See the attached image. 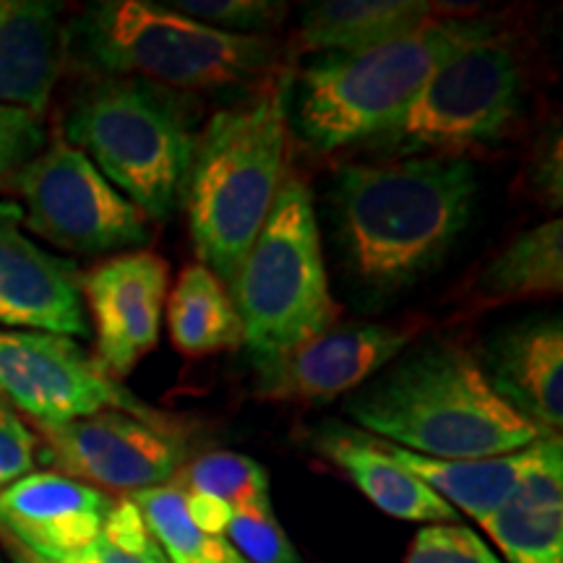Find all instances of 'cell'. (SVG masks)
Listing matches in <instances>:
<instances>
[{
	"mask_svg": "<svg viewBox=\"0 0 563 563\" xmlns=\"http://www.w3.org/2000/svg\"><path fill=\"white\" fill-rule=\"evenodd\" d=\"M0 402L37 428H58L102 410L162 418L118 386L79 342L47 332L0 329Z\"/></svg>",
	"mask_w": 563,
	"mask_h": 563,
	"instance_id": "cell-10",
	"label": "cell"
},
{
	"mask_svg": "<svg viewBox=\"0 0 563 563\" xmlns=\"http://www.w3.org/2000/svg\"><path fill=\"white\" fill-rule=\"evenodd\" d=\"M173 347L186 357H207L243 344V327L230 290L203 264L180 272L167 298Z\"/></svg>",
	"mask_w": 563,
	"mask_h": 563,
	"instance_id": "cell-23",
	"label": "cell"
},
{
	"mask_svg": "<svg viewBox=\"0 0 563 563\" xmlns=\"http://www.w3.org/2000/svg\"><path fill=\"white\" fill-rule=\"evenodd\" d=\"M118 79L162 89H224L262 84L277 70L272 37L211 30L154 0L89 3L68 24V58Z\"/></svg>",
	"mask_w": 563,
	"mask_h": 563,
	"instance_id": "cell-5",
	"label": "cell"
},
{
	"mask_svg": "<svg viewBox=\"0 0 563 563\" xmlns=\"http://www.w3.org/2000/svg\"><path fill=\"white\" fill-rule=\"evenodd\" d=\"M63 133L146 220H167L186 199L196 133L173 89L104 76L70 102Z\"/></svg>",
	"mask_w": 563,
	"mask_h": 563,
	"instance_id": "cell-6",
	"label": "cell"
},
{
	"mask_svg": "<svg viewBox=\"0 0 563 563\" xmlns=\"http://www.w3.org/2000/svg\"><path fill=\"white\" fill-rule=\"evenodd\" d=\"M449 13L428 0H323L308 5L295 42L300 53H361Z\"/></svg>",
	"mask_w": 563,
	"mask_h": 563,
	"instance_id": "cell-20",
	"label": "cell"
},
{
	"mask_svg": "<svg viewBox=\"0 0 563 563\" xmlns=\"http://www.w3.org/2000/svg\"><path fill=\"white\" fill-rule=\"evenodd\" d=\"M13 553V551H11ZM13 563H42V561H34L30 555H21V553H13Z\"/></svg>",
	"mask_w": 563,
	"mask_h": 563,
	"instance_id": "cell-34",
	"label": "cell"
},
{
	"mask_svg": "<svg viewBox=\"0 0 563 563\" xmlns=\"http://www.w3.org/2000/svg\"><path fill=\"white\" fill-rule=\"evenodd\" d=\"M485 376L498 397L543 435L563 426L561 319L527 321L493 342Z\"/></svg>",
	"mask_w": 563,
	"mask_h": 563,
	"instance_id": "cell-16",
	"label": "cell"
},
{
	"mask_svg": "<svg viewBox=\"0 0 563 563\" xmlns=\"http://www.w3.org/2000/svg\"><path fill=\"white\" fill-rule=\"evenodd\" d=\"M167 563H245L224 538H209L191 522L186 490L167 483L131 496Z\"/></svg>",
	"mask_w": 563,
	"mask_h": 563,
	"instance_id": "cell-24",
	"label": "cell"
},
{
	"mask_svg": "<svg viewBox=\"0 0 563 563\" xmlns=\"http://www.w3.org/2000/svg\"><path fill=\"white\" fill-rule=\"evenodd\" d=\"M519 102L517 55L493 34L443 63L382 141L399 157L462 159L504 139L517 121Z\"/></svg>",
	"mask_w": 563,
	"mask_h": 563,
	"instance_id": "cell-8",
	"label": "cell"
},
{
	"mask_svg": "<svg viewBox=\"0 0 563 563\" xmlns=\"http://www.w3.org/2000/svg\"><path fill=\"white\" fill-rule=\"evenodd\" d=\"M24 228L55 249L81 256L136 251L150 220L110 186L87 154L58 139L13 175Z\"/></svg>",
	"mask_w": 563,
	"mask_h": 563,
	"instance_id": "cell-9",
	"label": "cell"
},
{
	"mask_svg": "<svg viewBox=\"0 0 563 563\" xmlns=\"http://www.w3.org/2000/svg\"><path fill=\"white\" fill-rule=\"evenodd\" d=\"M112 504L108 493L55 470L30 473L0 490V534L13 553L63 563L100 538Z\"/></svg>",
	"mask_w": 563,
	"mask_h": 563,
	"instance_id": "cell-15",
	"label": "cell"
},
{
	"mask_svg": "<svg viewBox=\"0 0 563 563\" xmlns=\"http://www.w3.org/2000/svg\"><path fill=\"white\" fill-rule=\"evenodd\" d=\"M186 509L191 522L203 534H209V538H224V532H228L232 522V514H235L230 504H224L214 496H207V493H186Z\"/></svg>",
	"mask_w": 563,
	"mask_h": 563,
	"instance_id": "cell-33",
	"label": "cell"
},
{
	"mask_svg": "<svg viewBox=\"0 0 563 563\" xmlns=\"http://www.w3.org/2000/svg\"><path fill=\"white\" fill-rule=\"evenodd\" d=\"M493 34L490 19L443 16L368 51L323 55L300 70L295 125L316 152L382 139L443 63Z\"/></svg>",
	"mask_w": 563,
	"mask_h": 563,
	"instance_id": "cell-4",
	"label": "cell"
},
{
	"mask_svg": "<svg viewBox=\"0 0 563 563\" xmlns=\"http://www.w3.org/2000/svg\"><path fill=\"white\" fill-rule=\"evenodd\" d=\"M418 334L420 327L334 323L292 352L258 363V397L290 405L334 402L376 378Z\"/></svg>",
	"mask_w": 563,
	"mask_h": 563,
	"instance_id": "cell-12",
	"label": "cell"
},
{
	"mask_svg": "<svg viewBox=\"0 0 563 563\" xmlns=\"http://www.w3.org/2000/svg\"><path fill=\"white\" fill-rule=\"evenodd\" d=\"M167 9L228 34L266 37L285 19V5L266 0H167Z\"/></svg>",
	"mask_w": 563,
	"mask_h": 563,
	"instance_id": "cell-26",
	"label": "cell"
},
{
	"mask_svg": "<svg viewBox=\"0 0 563 563\" xmlns=\"http://www.w3.org/2000/svg\"><path fill=\"white\" fill-rule=\"evenodd\" d=\"M186 493H207L232 509L272 501L269 475L256 460L235 452H209L183 464L178 483Z\"/></svg>",
	"mask_w": 563,
	"mask_h": 563,
	"instance_id": "cell-25",
	"label": "cell"
},
{
	"mask_svg": "<svg viewBox=\"0 0 563 563\" xmlns=\"http://www.w3.org/2000/svg\"><path fill=\"white\" fill-rule=\"evenodd\" d=\"M0 327L70 340L89 334L79 269L26 235L19 201H0Z\"/></svg>",
	"mask_w": 563,
	"mask_h": 563,
	"instance_id": "cell-14",
	"label": "cell"
},
{
	"mask_svg": "<svg viewBox=\"0 0 563 563\" xmlns=\"http://www.w3.org/2000/svg\"><path fill=\"white\" fill-rule=\"evenodd\" d=\"M475 188L467 159L344 165L334 180L336 228L357 285L389 295L431 272L467 228Z\"/></svg>",
	"mask_w": 563,
	"mask_h": 563,
	"instance_id": "cell-1",
	"label": "cell"
},
{
	"mask_svg": "<svg viewBox=\"0 0 563 563\" xmlns=\"http://www.w3.org/2000/svg\"><path fill=\"white\" fill-rule=\"evenodd\" d=\"M224 540L245 563H300L298 551L274 517L272 501L235 509Z\"/></svg>",
	"mask_w": 563,
	"mask_h": 563,
	"instance_id": "cell-27",
	"label": "cell"
},
{
	"mask_svg": "<svg viewBox=\"0 0 563 563\" xmlns=\"http://www.w3.org/2000/svg\"><path fill=\"white\" fill-rule=\"evenodd\" d=\"M316 449L334 462L376 509L389 517L426 525L456 522L452 506L394 460L386 441L342 426H327L316 441Z\"/></svg>",
	"mask_w": 563,
	"mask_h": 563,
	"instance_id": "cell-19",
	"label": "cell"
},
{
	"mask_svg": "<svg viewBox=\"0 0 563 563\" xmlns=\"http://www.w3.org/2000/svg\"><path fill=\"white\" fill-rule=\"evenodd\" d=\"M561 165H563L561 136L559 133H548V136L538 144V150H534L530 173H527L532 194L540 196L548 207H561V199H563Z\"/></svg>",
	"mask_w": 563,
	"mask_h": 563,
	"instance_id": "cell-31",
	"label": "cell"
},
{
	"mask_svg": "<svg viewBox=\"0 0 563 563\" xmlns=\"http://www.w3.org/2000/svg\"><path fill=\"white\" fill-rule=\"evenodd\" d=\"M63 563H167V559L154 540L144 548H123L110 543L104 534H100L95 543L84 548L81 553L70 555V559Z\"/></svg>",
	"mask_w": 563,
	"mask_h": 563,
	"instance_id": "cell-32",
	"label": "cell"
},
{
	"mask_svg": "<svg viewBox=\"0 0 563 563\" xmlns=\"http://www.w3.org/2000/svg\"><path fill=\"white\" fill-rule=\"evenodd\" d=\"M170 266L152 251L115 253L81 277L100 368L123 378L157 347Z\"/></svg>",
	"mask_w": 563,
	"mask_h": 563,
	"instance_id": "cell-13",
	"label": "cell"
},
{
	"mask_svg": "<svg viewBox=\"0 0 563 563\" xmlns=\"http://www.w3.org/2000/svg\"><path fill=\"white\" fill-rule=\"evenodd\" d=\"M68 60L63 5L0 0V104L42 112Z\"/></svg>",
	"mask_w": 563,
	"mask_h": 563,
	"instance_id": "cell-17",
	"label": "cell"
},
{
	"mask_svg": "<svg viewBox=\"0 0 563 563\" xmlns=\"http://www.w3.org/2000/svg\"><path fill=\"white\" fill-rule=\"evenodd\" d=\"M42 454L60 475L102 493H129L173 483L188 446L175 428L123 410H102L58 428H40Z\"/></svg>",
	"mask_w": 563,
	"mask_h": 563,
	"instance_id": "cell-11",
	"label": "cell"
},
{
	"mask_svg": "<svg viewBox=\"0 0 563 563\" xmlns=\"http://www.w3.org/2000/svg\"><path fill=\"white\" fill-rule=\"evenodd\" d=\"M230 298L256 363L292 352L336 323L340 308L329 290L313 194L302 180L282 183Z\"/></svg>",
	"mask_w": 563,
	"mask_h": 563,
	"instance_id": "cell-7",
	"label": "cell"
},
{
	"mask_svg": "<svg viewBox=\"0 0 563 563\" xmlns=\"http://www.w3.org/2000/svg\"><path fill=\"white\" fill-rule=\"evenodd\" d=\"M344 412L391 446L431 460L514 454L543 439L498 397L473 352L454 342L407 347L344 399Z\"/></svg>",
	"mask_w": 563,
	"mask_h": 563,
	"instance_id": "cell-2",
	"label": "cell"
},
{
	"mask_svg": "<svg viewBox=\"0 0 563 563\" xmlns=\"http://www.w3.org/2000/svg\"><path fill=\"white\" fill-rule=\"evenodd\" d=\"M509 563H563V443L534 441V460L504 506L481 522Z\"/></svg>",
	"mask_w": 563,
	"mask_h": 563,
	"instance_id": "cell-18",
	"label": "cell"
},
{
	"mask_svg": "<svg viewBox=\"0 0 563 563\" xmlns=\"http://www.w3.org/2000/svg\"><path fill=\"white\" fill-rule=\"evenodd\" d=\"M405 563H501V559L470 527L446 522L422 527Z\"/></svg>",
	"mask_w": 563,
	"mask_h": 563,
	"instance_id": "cell-28",
	"label": "cell"
},
{
	"mask_svg": "<svg viewBox=\"0 0 563 563\" xmlns=\"http://www.w3.org/2000/svg\"><path fill=\"white\" fill-rule=\"evenodd\" d=\"M563 290V222L548 220L522 232L483 266L473 287L481 308L555 298Z\"/></svg>",
	"mask_w": 563,
	"mask_h": 563,
	"instance_id": "cell-22",
	"label": "cell"
},
{
	"mask_svg": "<svg viewBox=\"0 0 563 563\" xmlns=\"http://www.w3.org/2000/svg\"><path fill=\"white\" fill-rule=\"evenodd\" d=\"M42 150H45L42 115L11 108V104H0V191Z\"/></svg>",
	"mask_w": 563,
	"mask_h": 563,
	"instance_id": "cell-29",
	"label": "cell"
},
{
	"mask_svg": "<svg viewBox=\"0 0 563 563\" xmlns=\"http://www.w3.org/2000/svg\"><path fill=\"white\" fill-rule=\"evenodd\" d=\"M292 74L277 68L256 91L209 118L196 136L186 211L199 264L232 285L285 183Z\"/></svg>",
	"mask_w": 563,
	"mask_h": 563,
	"instance_id": "cell-3",
	"label": "cell"
},
{
	"mask_svg": "<svg viewBox=\"0 0 563 563\" xmlns=\"http://www.w3.org/2000/svg\"><path fill=\"white\" fill-rule=\"evenodd\" d=\"M40 439L16 412L0 405V490L30 475L37 462Z\"/></svg>",
	"mask_w": 563,
	"mask_h": 563,
	"instance_id": "cell-30",
	"label": "cell"
},
{
	"mask_svg": "<svg viewBox=\"0 0 563 563\" xmlns=\"http://www.w3.org/2000/svg\"><path fill=\"white\" fill-rule=\"evenodd\" d=\"M389 454L415 477L441 496L452 509L464 511L477 525L504 506L534 460V443L522 452L481 460H431L386 443Z\"/></svg>",
	"mask_w": 563,
	"mask_h": 563,
	"instance_id": "cell-21",
	"label": "cell"
}]
</instances>
